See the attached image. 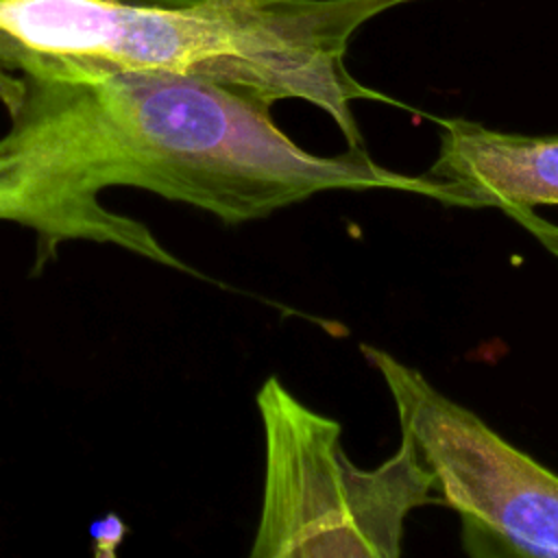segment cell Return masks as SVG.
I'll list each match as a JSON object with an SVG mask.
<instances>
[{"label":"cell","mask_w":558,"mask_h":558,"mask_svg":"<svg viewBox=\"0 0 558 558\" xmlns=\"http://www.w3.org/2000/svg\"><path fill=\"white\" fill-rule=\"evenodd\" d=\"M22 78L24 98L0 137V220L35 231L39 264L65 240H92L194 272L144 222L100 203L113 185L240 225L320 192L390 181L366 150H303L277 129L270 105L211 81L170 72Z\"/></svg>","instance_id":"1"},{"label":"cell","mask_w":558,"mask_h":558,"mask_svg":"<svg viewBox=\"0 0 558 558\" xmlns=\"http://www.w3.org/2000/svg\"><path fill=\"white\" fill-rule=\"evenodd\" d=\"M344 50L336 0H0V68L20 76L170 72L333 116Z\"/></svg>","instance_id":"2"},{"label":"cell","mask_w":558,"mask_h":558,"mask_svg":"<svg viewBox=\"0 0 558 558\" xmlns=\"http://www.w3.org/2000/svg\"><path fill=\"white\" fill-rule=\"evenodd\" d=\"M266 473L251 558H397L405 517L442 501L416 447L355 466L338 421L301 403L279 377L257 390Z\"/></svg>","instance_id":"3"},{"label":"cell","mask_w":558,"mask_h":558,"mask_svg":"<svg viewBox=\"0 0 558 558\" xmlns=\"http://www.w3.org/2000/svg\"><path fill=\"white\" fill-rule=\"evenodd\" d=\"M381 375L440 499L460 514L471 554L558 558V475L523 453L416 368L362 344Z\"/></svg>","instance_id":"4"},{"label":"cell","mask_w":558,"mask_h":558,"mask_svg":"<svg viewBox=\"0 0 558 558\" xmlns=\"http://www.w3.org/2000/svg\"><path fill=\"white\" fill-rule=\"evenodd\" d=\"M438 126V155L423 172L434 201L501 211L558 205V137L504 133L460 118Z\"/></svg>","instance_id":"5"},{"label":"cell","mask_w":558,"mask_h":558,"mask_svg":"<svg viewBox=\"0 0 558 558\" xmlns=\"http://www.w3.org/2000/svg\"><path fill=\"white\" fill-rule=\"evenodd\" d=\"M504 214L517 220L527 233H532L543 244V248H547L554 257H558V225L541 218L530 207H512Z\"/></svg>","instance_id":"6"},{"label":"cell","mask_w":558,"mask_h":558,"mask_svg":"<svg viewBox=\"0 0 558 558\" xmlns=\"http://www.w3.org/2000/svg\"><path fill=\"white\" fill-rule=\"evenodd\" d=\"M89 534H92V541H94V547H96V556L98 558H102V556L113 558L118 547L124 541L126 523L116 514H107V517L92 523Z\"/></svg>","instance_id":"7"},{"label":"cell","mask_w":558,"mask_h":558,"mask_svg":"<svg viewBox=\"0 0 558 558\" xmlns=\"http://www.w3.org/2000/svg\"><path fill=\"white\" fill-rule=\"evenodd\" d=\"M24 92H26L24 78L0 68V102L4 105L9 116L15 113V109L20 107V102L24 98Z\"/></svg>","instance_id":"8"}]
</instances>
